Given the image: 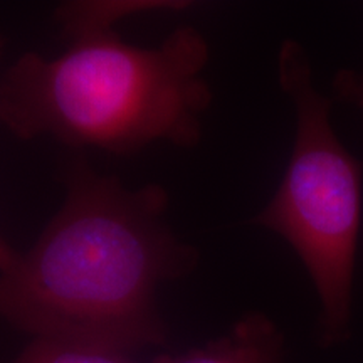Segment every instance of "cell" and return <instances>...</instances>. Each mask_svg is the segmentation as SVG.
I'll list each match as a JSON object with an SVG mask.
<instances>
[{
  "instance_id": "cell-1",
  "label": "cell",
  "mask_w": 363,
  "mask_h": 363,
  "mask_svg": "<svg viewBox=\"0 0 363 363\" xmlns=\"http://www.w3.org/2000/svg\"><path fill=\"white\" fill-rule=\"evenodd\" d=\"M62 184L33 247L0 272V318L33 338L123 355L165 343L158 289L201 262L170 224L169 192L128 189L83 152L65 163Z\"/></svg>"
},
{
  "instance_id": "cell-2",
  "label": "cell",
  "mask_w": 363,
  "mask_h": 363,
  "mask_svg": "<svg viewBox=\"0 0 363 363\" xmlns=\"http://www.w3.org/2000/svg\"><path fill=\"white\" fill-rule=\"evenodd\" d=\"M201 30L179 26L158 45L118 33L71 40L56 57L26 51L0 78V125L30 142L130 157L153 143L194 148L212 104Z\"/></svg>"
},
{
  "instance_id": "cell-3",
  "label": "cell",
  "mask_w": 363,
  "mask_h": 363,
  "mask_svg": "<svg viewBox=\"0 0 363 363\" xmlns=\"http://www.w3.org/2000/svg\"><path fill=\"white\" fill-rule=\"evenodd\" d=\"M278 81L294 108V143L278 190L252 224L296 252L320 301V343L335 347L350 338L363 167L335 133L331 99L316 89L310 56L296 39L281 44Z\"/></svg>"
},
{
  "instance_id": "cell-4",
  "label": "cell",
  "mask_w": 363,
  "mask_h": 363,
  "mask_svg": "<svg viewBox=\"0 0 363 363\" xmlns=\"http://www.w3.org/2000/svg\"><path fill=\"white\" fill-rule=\"evenodd\" d=\"M284 338L269 316L249 313L222 337L202 347L160 355L153 363H283Z\"/></svg>"
},
{
  "instance_id": "cell-5",
  "label": "cell",
  "mask_w": 363,
  "mask_h": 363,
  "mask_svg": "<svg viewBox=\"0 0 363 363\" xmlns=\"http://www.w3.org/2000/svg\"><path fill=\"white\" fill-rule=\"evenodd\" d=\"M192 2L185 0H72L54 11V21L66 39L116 33L118 22L145 12L185 11Z\"/></svg>"
},
{
  "instance_id": "cell-6",
  "label": "cell",
  "mask_w": 363,
  "mask_h": 363,
  "mask_svg": "<svg viewBox=\"0 0 363 363\" xmlns=\"http://www.w3.org/2000/svg\"><path fill=\"white\" fill-rule=\"evenodd\" d=\"M7 363H135L130 355L96 350L54 340L33 338L16 358Z\"/></svg>"
},
{
  "instance_id": "cell-7",
  "label": "cell",
  "mask_w": 363,
  "mask_h": 363,
  "mask_svg": "<svg viewBox=\"0 0 363 363\" xmlns=\"http://www.w3.org/2000/svg\"><path fill=\"white\" fill-rule=\"evenodd\" d=\"M335 96L353 104L363 111V72L355 69H340L331 79Z\"/></svg>"
},
{
  "instance_id": "cell-8",
  "label": "cell",
  "mask_w": 363,
  "mask_h": 363,
  "mask_svg": "<svg viewBox=\"0 0 363 363\" xmlns=\"http://www.w3.org/2000/svg\"><path fill=\"white\" fill-rule=\"evenodd\" d=\"M19 254L21 252H17L16 249L9 246L6 240L0 238V272L11 269L17 259H19Z\"/></svg>"
},
{
  "instance_id": "cell-9",
  "label": "cell",
  "mask_w": 363,
  "mask_h": 363,
  "mask_svg": "<svg viewBox=\"0 0 363 363\" xmlns=\"http://www.w3.org/2000/svg\"><path fill=\"white\" fill-rule=\"evenodd\" d=\"M4 45H6V39L0 35V57H2V54H4Z\"/></svg>"
}]
</instances>
